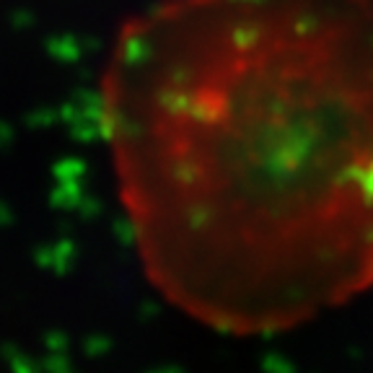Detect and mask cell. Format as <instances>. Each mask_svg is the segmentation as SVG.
Returning a JSON list of instances; mask_svg holds the SVG:
<instances>
[{"instance_id":"obj_1","label":"cell","mask_w":373,"mask_h":373,"mask_svg":"<svg viewBox=\"0 0 373 373\" xmlns=\"http://www.w3.org/2000/svg\"><path fill=\"white\" fill-rule=\"evenodd\" d=\"M99 125L145 278L195 322L272 335L373 285V0H158Z\"/></svg>"}]
</instances>
